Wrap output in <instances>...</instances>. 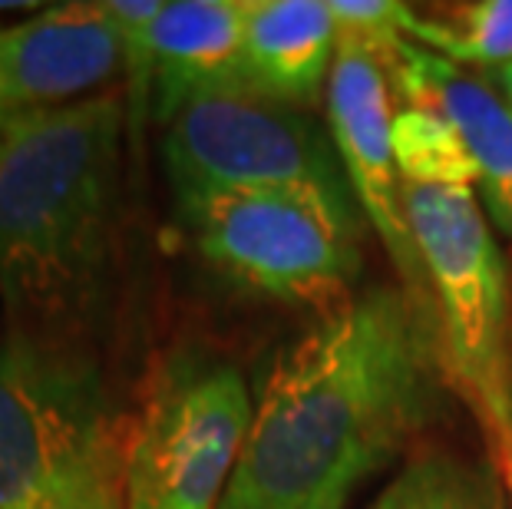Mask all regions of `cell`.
<instances>
[{"label": "cell", "instance_id": "obj_2", "mask_svg": "<svg viewBox=\"0 0 512 509\" xmlns=\"http://www.w3.org/2000/svg\"><path fill=\"white\" fill-rule=\"evenodd\" d=\"M126 106L106 90L0 126V298L10 328L86 344L113 295Z\"/></svg>", "mask_w": 512, "mask_h": 509}, {"label": "cell", "instance_id": "obj_1", "mask_svg": "<svg viewBox=\"0 0 512 509\" xmlns=\"http://www.w3.org/2000/svg\"><path fill=\"white\" fill-rule=\"evenodd\" d=\"M433 404L427 314L374 285L271 357L219 509H347Z\"/></svg>", "mask_w": 512, "mask_h": 509}, {"label": "cell", "instance_id": "obj_11", "mask_svg": "<svg viewBox=\"0 0 512 509\" xmlns=\"http://www.w3.org/2000/svg\"><path fill=\"white\" fill-rule=\"evenodd\" d=\"M384 73L390 90L403 96V106H430L456 126L479 169L476 192L486 205V219L512 238V103L493 83L410 40Z\"/></svg>", "mask_w": 512, "mask_h": 509}, {"label": "cell", "instance_id": "obj_14", "mask_svg": "<svg viewBox=\"0 0 512 509\" xmlns=\"http://www.w3.org/2000/svg\"><path fill=\"white\" fill-rule=\"evenodd\" d=\"M403 186L476 189L479 169L463 136L430 106H400L390 123Z\"/></svg>", "mask_w": 512, "mask_h": 509}, {"label": "cell", "instance_id": "obj_12", "mask_svg": "<svg viewBox=\"0 0 512 509\" xmlns=\"http://www.w3.org/2000/svg\"><path fill=\"white\" fill-rule=\"evenodd\" d=\"M337 27L328 0H245V86L285 106L318 103Z\"/></svg>", "mask_w": 512, "mask_h": 509}, {"label": "cell", "instance_id": "obj_6", "mask_svg": "<svg viewBox=\"0 0 512 509\" xmlns=\"http://www.w3.org/2000/svg\"><path fill=\"white\" fill-rule=\"evenodd\" d=\"M252 414L238 364L199 344L169 351L133 420L126 509H219Z\"/></svg>", "mask_w": 512, "mask_h": 509}, {"label": "cell", "instance_id": "obj_18", "mask_svg": "<svg viewBox=\"0 0 512 509\" xmlns=\"http://www.w3.org/2000/svg\"><path fill=\"white\" fill-rule=\"evenodd\" d=\"M489 77H493V86H496V90L503 93L506 100L512 103V63H509V67H503V70H493Z\"/></svg>", "mask_w": 512, "mask_h": 509}, {"label": "cell", "instance_id": "obj_19", "mask_svg": "<svg viewBox=\"0 0 512 509\" xmlns=\"http://www.w3.org/2000/svg\"><path fill=\"white\" fill-rule=\"evenodd\" d=\"M0 47H4V30H0ZM10 123V119L4 116V96H0V126Z\"/></svg>", "mask_w": 512, "mask_h": 509}, {"label": "cell", "instance_id": "obj_10", "mask_svg": "<svg viewBox=\"0 0 512 509\" xmlns=\"http://www.w3.org/2000/svg\"><path fill=\"white\" fill-rule=\"evenodd\" d=\"M126 70L123 37L103 4H57L4 30V116H34L93 100Z\"/></svg>", "mask_w": 512, "mask_h": 509}, {"label": "cell", "instance_id": "obj_13", "mask_svg": "<svg viewBox=\"0 0 512 509\" xmlns=\"http://www.w3.org/2000/svg\"><path fill=\"white\" fill-rule=\"evenodd\" d=\"M403 34L453 67L503 70L512 63V0H476L440 10H407Z\"/></svg>", "mask_w": 512, "mask_h": 509}, {"label": "cell", "instance_id": "obj_9", "mask_svg": "<svg viewBox=\"0 0 512 509\" xmlns=\"http://www.w3.org/2000/svg\"><path fill=\"white\" fill-rule=\"evenodd\" d=\"M390 80L384 67L364 50L337 43V57L328 83V129L341 156L344 176L351 182L354 202L384 242L390 262L407 281V295L430 318V285L423 275L417 245H413L407 205H403V179L390 139Z\"/></svg>", "mask_w": 512, "mask_h": 509}, {"label": "cell", "instance_id": "obj_7", "mask_svg": "<svg viewBox=\"0 0 512 509\" xmlns=\"http://www.w3.org/2000/svg\"><path fill=\"white\" fill-rule=\"evenodd\" d=\"M172 189L285 192L357 219L331 129L248 86L192 96L166 123Z\"/></svg>", "mask_w": 512, "mask_h": 509}, {"label": "cell", "instance_id": "obj_8", "mask_svg": "<svg viewBox=\"0 0 512 509\" xmlns=\"http://www.w3.org/2000/svg\"><path fill=\"white\" fill-rule=\"evenodd\" d=\"M123 37L133 106L162 126L192 96L245 86V0H106Z\"/></svg>", "mask_w": 512, "mask_h": 509}, {"label": "cell", "instance_id": "obj_15", "mask_svg": "<svg viewBox=\"0 0 512 509\" xmlns=\"http://www.w3.org/2000/svg\"><path fill=\"white\" fill-rule=\"evenodd\" d=\"M370 509H503L493 476L453 453L413 457Z\"/></svg>", "mask_w": 512, "mask_h": 509}, {"label": "cell", "instance_id": "obj_4", "mask_svg": "<svg viewBox=\"0 0 512 509\" xmlns=\"http://www.w3.org/2000/svg\"><path fill=\"white\" fill-rule=\"evenodd\" d=\"M403 205L437 308L443 357L493 440L512 384L509 268L493 222L476 189L403 186Z\"/></svg>", "mask_w": 512, "mask_h": 509}, {"label": "cell", "instance_id": "obj_17", "mask_svg": "<svg viewBox=\"0 0 512 509\" xmlns=\"http://www.w3.org/2000/svg\"><path fill=\"white\" fill-rule=\"evenodd\" d=\"M489 450H493V460H496V470L503 476L506 483V493L512 500V384H509V407H506V420L503 427L493 440H489Z\"/></svg>", "mask_w": 512, "mask_h": 509}, {"label": "cell", "instance_id": "obj_3", "mask_svg": "<svg viewBox=\"0 0 512 509\" xmlns=\"http://www.w3.org/2000/svg\"><path fill=\"white\" fill-rule=\"evenodd\" d=\"M129 440L86 344L0 334V509H126Z\"/></svg>", "mask_w": 512, "mask_h": 509}, {"label": "cell", "instance_id": "obj_16", "mask_svg": "<svg viewBox=\"0 0 512 509\" xmlns=\"http://www.w3.org/2000/svg\"><path fill=\"white\" fill-rule=\"evenodd\" d=\"M328 4L337 43L364 50L380 67H387L407 43V34H403V17L410 10L407 4H397V0H328Z\"/></svg>", "mask_w": 512, "mask_h": 509}, {"label": "cell", "instance_id": "obj_5", "mask_svg": "<svg viewBox=\"0 0 512 509\" xmlns=\"http://www.w3.org/2000/svg\"><path fill=\"white\" fill-rule=\"evenodd\" d=\"M202 262L255 295L337 308L361 275L357 219L285 192L172 189Z\"/></svg>", "mask_w": 512, "mask_h": 509}]
</instances>
